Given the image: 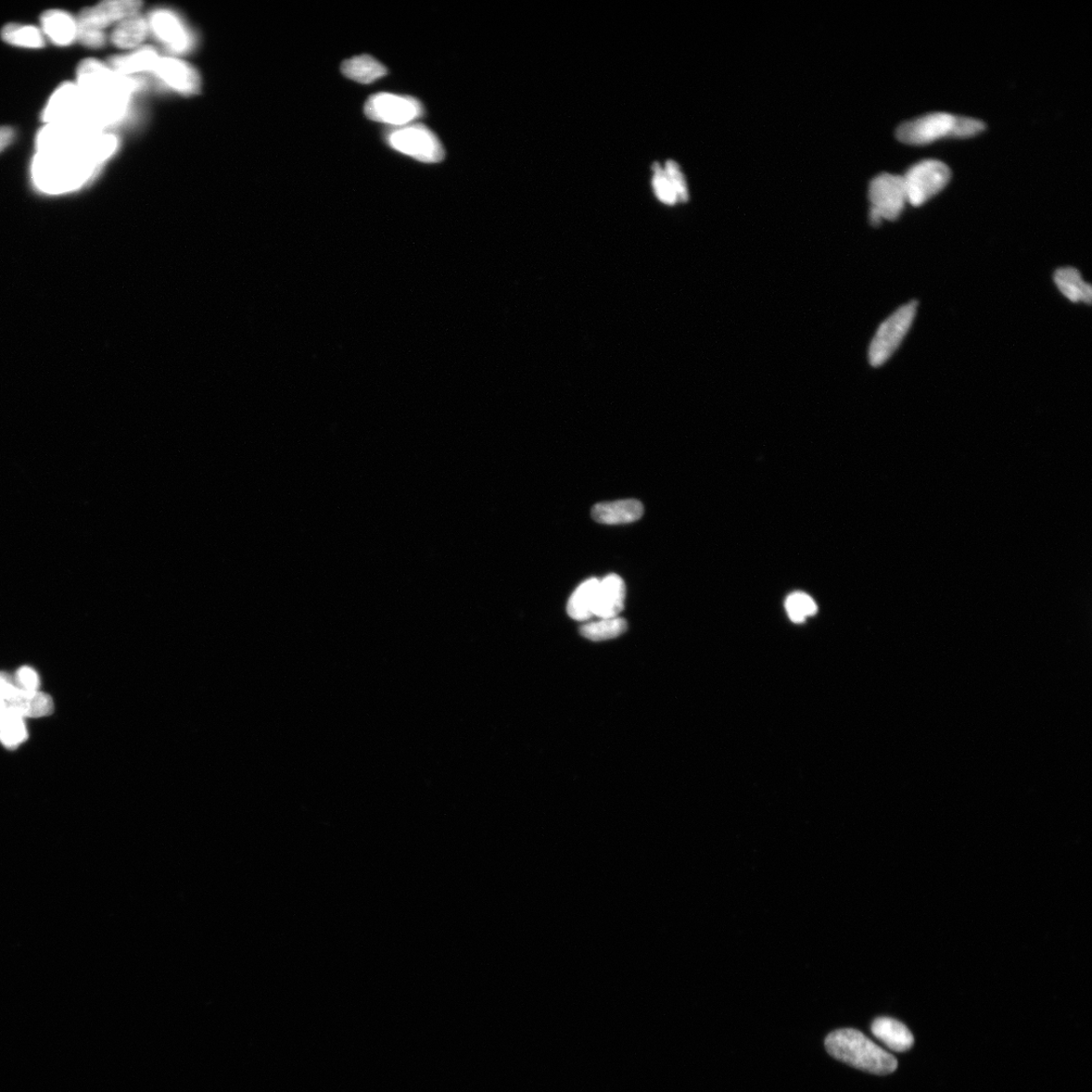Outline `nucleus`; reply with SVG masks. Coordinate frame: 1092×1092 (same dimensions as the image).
Wrapping results in <instances>:
<instances>
[{
    "label": "nucleus",
    "mask_w": 1092,
    "mask_h": 1092,
    "mask_svg": "<svg viewBox=\"0 0 1092 1092\" xmlns=\"http://www.w3.org/2000/svg\"><path fill=\"white\" fill-rule=\"evenodd\" d=\"M78 84L88 119L96 129L121 120L128 109L134 83L95 59L81 63Z\"/></svg>",
    "instance_id": "f257e3e1"
},
{
    "label": "nucleus",
    "mask_w": 1092,
    "mask_h": 1092,
    "mask_svg": "<svg viewBox=\"0 0 1092 1092\" xmlns=\"http://www.w3.org/2000/svg\"><path fill=\"white\" fill-rule=\"evenodd\" d=\"M97 167L83 152H37L32 172L35 184L43 193L60 195L82 186Z\"/></svg>",
    "instance_id": "f03ea898"
},
{
    "label": "nucleus",
    "mask_w": 1092,
    "mask_h": 1092,
    "mask_svg": "<svg viewBox=\"0 0 1092 1092\" xmlns=\"http://www.w3.org/2000/svg\"><path fill=\"white\" fill-rule=\"evenodd\" d=\"M825 1048L834 1058L863 1071L886 1075L897 1070L898 1062L891 1053L854 1028L831 1033L825 1039Z\"/></svg>",
    "instance_id": "7ed1b4c3"
},
{
    "label": "nucleus",
    "mask_w": 1092,
    "mask_h": 1092,
    "mask_svg": "<svg viewBox=\"0 0 1092 1092\" xmlns=\"http://www.w3.org/2000/svg\"><path fill=\"white\" fill-rule=\"evenodd\" d=\"M386 140L391 148L421 162L436 163L446 156L438 137L424 125L397 126L387 133Z\"/></svg>",
    "instance_id": "20e7f679"
},
{
    "label": "nucleus",
    "mask_w": 1092,
    "mask_h": 1092,
    "mask_svg": "<svg viewBox=\"0 0 1092 1092\" xmlns=\"http://www.w3.org/2000/svg\"><path fill=\"white\" fill-rule=\"evenodd\" d=\"M869 199L870 221L874 226L884 220H896L908 204L904 177L891 173L876 176L869 185Z\"/></svg>",
    "instance_id": "39448f33"
},
{
    "label": "nucleus",
    "mask_w": 1092,
    "mask_h": 1092,
    "mask_svg": "<svg viewBox=\"0 0 1092 1092\" xmlns=\"http://www.w3.org/2000/svg\"><path fill=\"white\" fill-rule=\"evenodd\" d=\"M917 309L918 303L910 302L881 324L869 348L871 365L881 366L893 357L916 318Z\"/></svg>",
    "instance_id": "423d86ee"
},
{
    "label": "nucleus",
    "mask_w": 1092,
    "mask_h": 1092,
    "mask_svg": "<svg viewBox=\"0 0 1092 1092\" xmlns=\"http://www.w3.org/2000/svg\"><path fill=\"white\" fill-rule=\"evenodd\" d=\"M903 177L908 204L920 207L942 192L951 180V170L942 161L923 160L914 164Z\"/></svg>",
    "instance_id": "0eeeda50"
},
{
    "label": "nucleus",
    "mask_w": 1092,
    "mask_h": 1092,
    "mask_svg": "<svg viewBox=\"0 0 1092 1092\" xmlns=\"http://www.w3.org/2000/svg\"><path fill=\"white\" fill-rule=\"evenodd\" d=\"M364 113L372 121L397 128L421 118L424 109L415 97L379 93L366 100Z\"/></svg>",
    "instance_id": "6e6552de"
},
{
    "label": "nucleus",
    "mask_w": 1092,
    "mask_h": 1092,
    "mask_svg": "<svg viewBox=\"0 0 1092 1092\" xmlns=\"http://www.w3.org/2000/svg\"><path fill=\"white\" fill-rule=\"evenodd\" d=\"M957 116L947 112H933L906 122L898 126L896 137L908 145H928L939 139L954 138Z\"/></svg>",
    "instance_id": "1a4fd4ad"
},
{
    "label": "nucleus",
    "mask_w": 1092,
    "mask_h": 1092,
    "mask_svg": "<svg viewBox=\"0 0 1092 1092\" xmlns=\"http://www.w3.org/2000/svg\"><path fill=\"white\" fill-rule=\"evenodd\" d=\"M43 121L52 123H79L97 130L87 116L85 101L78 84L66 82L57 88L43 111Z\"/></svg>",
    "instance_id": "9d476101"
},
{
    "label": "nucleus",
    "mask_w": 1092,
    "mask_h": 1092,
    "mask_svg": "<svg viewBox=\"0 0 1092 1092\" xmlns=\"http://www.w3.org/2000/svg\"><path fill=\"white\" fill-rule=\"evenodd\" d=\"M142 3L135 0H110L82 10L76 21L79 28L104 32L113 23L138 15Z\"/></svg>",
    "instance_id": "9b49d317"
},
{
    "label": "nucleus",
    "mask_w": 1092,
    "mask_h": 1092,
    "mask_svg": "<svg viewBox=\"0 0 1092 1092\" xmlns=\"http://www.w3.org/2000/svg\"><path fill=\"white\" fill-rule=\"evenodd\" d=\"M154 72L159 80L177 93L195 95L199 90V76L193 67L182 60L159 57Z\"/></svg>",
    "instance_id": "f8f14e48"
},
{
    "label": "nucleus",
    "mask_w": 1092,
    "mask_h": 1092,
    "mask_svg": "<svg viewBox=\"0 0 1092 1092\" xmlns=\"http://www.w3.org/2000/svg\"><path fill=\"white\" fill-rule=\"evenodd\" d=\"M626 593L625 581L618 575H609L599 581L595 597L594 616L618 617L625 608Z\"/></svg>",
    "instance_id": "ddd939ff"
},
{
    "label": "nucleus",
    "mask_w": 1092,
    "mask_h": 1092,
    "mask_svg": "<svg viewBox=\"0 0 1092 1092\" xmlns=\"http://www.w3.org/2000/svg\"><path fill=\"white\" fill-rule=\"evenodd\" d=\"M149 27L158 39L175 52H184L188 48L189 37L183 23L172 12L157 10L150 17Z\"/></svg>",
    "instance_id": "4468645a"
},
{
    "label": "nucleus",
    "mask_w": 1092,
    "mask_h": 1092,
    "mask_svg": "<svg viewBox=\"0 0 1092 1092\" xmlns=\"http://www.w3.org/2000/svg\"><path fill=\"white\" fill-rule=\"evenodd\" d=\"M643 512L642 502L629 499L597 504L593 507L592 517L595 522L601 524L618 525L638 522Z\"/></svg>",
    "instance_id": "2eb2a0df"
},
{
    "label": "nucleus",
    "mask_w": 1092,
    "mask_h": 1092,
    "mask_svg": "<svg viewBox=\"0 0 1092 1092\" xmlns=\"http://www.w3.org/2000/svg\"><path fill=\"white\" fill-rule=\"evenodd\" d=\"M7 705L21 717L40 718L53 714L54 702L50 695L37 691H23L17 688Z\"/></svg>",
    "instance_id": "dca6fc26"
},
{
    "label": "nucleus",
    "mask_w": 1092,
    "mask_h": 1092,
    "mask_svg": "<svg viewBox=\"0 0 1092 1092\" xmlns=\"http://www.w3.org/2000/svg\"><path fill=\"white\" fill-rule=\"evenodd\" d=\"M41 23L43 34L55 45L68 46L78 41V21L65 10H47L41 17Z\"/></svg>",
    "instance_id": "f3484780"
},
{
    "label": "nucleus",
    "mask_w": 1092,
    "mask_h": 1092,
    "mask_svg": "<svg viewBox=\"0 0 1092 1092\" xmlns=\"http://www.w3.org/2000/svg\"><path fill=\"white\" fill-rule=\"evenodd\" d=\"M872 1034L888 1049L904 1053L912 1048L914 1039L908 1027L892 1018L876 1019L871 1026Z\"/></svg>",
    "instance_id": "a211bd4d"
},
{
    "label": "nucleus",
    "mask_w": 1092,
    "mask_h": 1092,
    "mask_svg": "<svg viewBox=\"0 0 1092 1092\" xmlns=\"http://www.w3.org/2000/svg\"><path fill=\"white\" fill-rule=\"evenodd\" d=\"M341 71L347 79L368 84L384 78L388 69L372 56H355L342 63Z\"/></svg>",
    "instance_id": "6ab92c4d"
},
{
    "label": "nucleus",
    "mask_w": 1092,
    "mask_h": 1092,
    "mask_svg": "<svg viewBox=\"0 0 1092 1092\" xmlns=\"http://www.w3.org/2000/svg\"><path fill=\"white\" fill-rule=\"evenodd\" d=\"M149 30V22L141 16L135 15L118 23L111 40L118 48L134 49L144 42Z\"/></svg>",
    "instance_id": "aec40b11"
},
{
    "label": "nucleus",
    "mask_w": 1092,
    "mask_h": 1092,
    "mask_svg": "<svg viewBox=\"0 0 1092 1092\" xmlns=\"http://www.w3.org/2000/svg\"><path fill=\"white\" fill-rule=\"evenodd\" d=\"M159 57L155 50L143 48L132 54L112 58L109 66L114 72L128 78V75L135 73L154 72Z\"/></svg>",
    "instance_id": "412c9836"
},
{
    "label": "nucleus",
    "mask_w": 1092,
    "mask_h": 1092,
    "mask_svg": "<svg viewBox=\"0 0 1092 1092\" xmlns=\"http://www.w3.org/2000/svg\"><path fill=\"white\" fill-rule=\"evenodd\" d=\"M1054 281L1061 293L1070 301L1091 303L1092 288L1089 284L1084 281L1077 270L1072 268L1060 269L1054 274Z\"/></svg>",
    "instance_id": "4be33fe9"
},
{
    "label": "nucleus",
    "mask_w": 1092,
    "mask_h": 1092,
    "mask_svg": "<svg viewBox=\"0 0 1092 1092\" xmlns=\"http://www.w3.org/2000/svg\"><path fill=\"white\" fill-rule=\"evenodd\" d=\"M599 580L589 579L581 583L568 603V615L578 621H586L594 616V606L597 587Z\"/></svg>",
    "instance_id": "5701e85b"
},
{
    "label": "nucleus",
    "mask_w": 1092,
    "mask_h": 1092,
    "mask_svg": "<svg viewBox=\"0 0 1092 1092\" xmlns=\"http://www.w3.org/2000/svg\"><path fill=\"white\" fill-rule=\"evenodd\" d=\"M27 740L28 731L23 718L7 705L0 709V743L7 750L14 751Z\"/></svg>",
    "instance_id": "b1692460"
},
{
    "label": "nucleus",
    "mask_w": 1092,
    "mask_h": 1092,
    "mask_svg": "<svg viewBox=\"0 0 1092 1092\" xmlns=\"http://www.w3.org/2000/svg\"><path fill=\"white\" fill-rule=\"evenodd\" d=\"M3 40L12 46L40 49L45 46V37L41 29L34 25L8 23L2 31Z\"/></svg>",
    "instance_id": "393cba45"
},
{
    "label": "nucleus",
    "mask_w": 1092,
    "mask_h": 1092,
    "mask_svg": "<svg viewBox=\"0 0 1092 1092\" xmlns=\"http://www.w3.org/2000/svg\"><path fill=\"white\" fill-rule=\"evenodd\" d=\"M627 624L620 617L600 618L598 621L589 622L581 628L583 638L594 642L612 640L625 633Z\"/></svg>",
    "instance_id": "a878e982"
},
{
    "label": "nucleus",
    "mask_w": 1092,
    "mask_h": 1092,
    "mask_svg": "<svg viewBox=\"0 0 1092 1092\" xmlns=\"http://www.w3.org/2000/svg\"><path fill=\"white\" fill-rule=\"evenodd\" d=\"M787 613L796 624L804 622L806 617L815 615L818 606L811 597L805 593L796 592L787 598L785 603Z\"/></svg>",
    "instance_id": "bb28decb"
},
{
    "label": "nucleus",
    "mask_w": 1092,
    "mask_h": 1092,
    "mask_svg": "<svg viewBox=\"0 0 1092 1092\" xmlns=\"http://www.w3.org/2000/svg\"><path fill=\"white\" fill-rule=\"evenodd\" d=\"M654 179L653 185L657 199L666 205H675L679 201V198L672 187L669 177L664 169L660 168L658 163H655L653 167Z\"/></svg>",
    "instance_id": "cd10ccee"
},
{
    "label": "nucleus",
    "mask_w": 1092,
    "mask_h": 1092,
    "mask_svg": "<svg viewBox=\"0 0 1092 1092\" xmlns=\"http://www.w3.org/2000/svg\"><path fill=\"white\" fill-rule=\"evenodd\" d=\"M665 171L672 187L675 189L679 201H687L689 199L688 186L679 165L675 161L669 160L666 163Z\"/></svg>",
    "instance_id": "c85d7f7f"
},
{
    "label": "nucleus",
    "mask_w": 1092,
    "mask_h": 1092,
    "mask_svg": "<svg viewBox=\"0 0 1092 1092\" xmlns=\"http://www.w3.org/2000/svg\"><path fill=\"white\" fill-rule=\"evenodd\" d=\"M14 681L20 690L37 691L40 687L39 676H37L34 669L27 666H23L17 671Z\"/></svg>",
    "instance_id": "c756f323"
},
{
    "label": "nucleus",
    "mask_w": 1092,
    "mask_h": 1092,
    "mask_svg": "<svg viewBox=\"0 0 1092 1092\" xmlns=\"http://www.w3.org/2000/svg\"><path fill=\"white\" fill-rule=\"evenodd\" d=\"M985 130V125L980 120L968 117H957L954 138H971Z\"/></svg>",
    "instance_id": "7c9ffc66"
},
{
    "label": "nucleus",
    "mask_w": 1092,
    "mask_h": 1092,
    "mask_svg": "<svg viewBox=\"0 0 1092 1092\" xmlns=\"http://www.w3.org/2000/svg\"><path fill=\"white\" fill-rule=\"evenodd\" d=\"M78 41L86 47L97 49L106 44V34L101 31L79 28Z\"/></svg>",
    "instance_id": "2f4dec72"
},
{
    "label": "nucleus",
    "mask_w": 1092,
    "mask_h": 1092,
    "mask_svg": "<svg viewBox=\"0 0 1092 1092\" xmlns=\"http://www.w3.org/2000/svg\"><path fill=\"white\" fill-rule=\"evenodd\" d=\"M15 131L10 126H0V152L14 141Z\"/></svg>",
    "instance_id": "473e14b6"
}]
</instances>
